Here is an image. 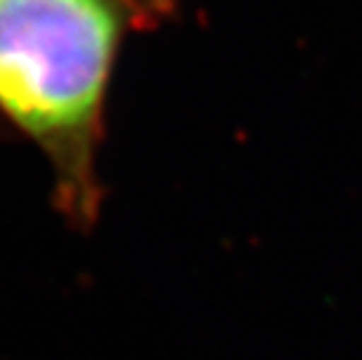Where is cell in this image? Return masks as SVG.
I'll use <instances>...</instances> for the list:
<instances>
[{"label":"cell","mask_w":362,"mask_h":360,"mask_svg":"<svg viewBox=\"0 0 362 360\" xmlns=\"http://www.w3.org/2000/svg\"><path fill=\"white\" fill-rule=\"evenodd\" d=\"M180 0H0V124L49 166L59 213L89 229L101 213L98 157L122 47Z\"/></svg>","instance_id":"1"}]
</instances>
